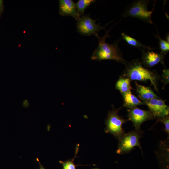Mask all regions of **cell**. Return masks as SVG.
Returning <instances> with one entry per match:
<instances>
[{"label": "cell", "mask_w": 169, "mask_h": 169, "mask_svg": "<svg viewBox=\"0 0 169 169\" xmlns=\"http://www.w3.org/2000/svg\"><path fill=\"white\" fill-rule=\"evenodd\" d=\"M22 105L24 107H28L30 105V103L27 99H24L22 102Z\"/></svg>", "instance_id": "20"}, {"label": "cell", "mask_w": 169, "mask_h": 169, "mask_svg": "<svg viewBox=\"0 0 169 169\" xmlns=\"http://www.w3.org/2000/svg\"><path fill=\"white\" fill-rule=\"evenodd\" d=\"M144 102L155 117L161 118L168 115L169 106L163 100L158 98H153Z\"/></svg>", "instance_id": "8"}, {"label": "cell", "mask_w": 169, "mask_h": 169, "mask_svg": "<svg viewBox=\"0 0 169 169\" xmlns=\"http://www.w3.org/2000/svg\"><path fill=\"white\" fill-rule=\"evenodd\" d=\"M59 14L61 16H70L77 21L80 16L76 9L75 4L72 0H59Z\"/></svg>", "instance_id": "9"}, {"label": "cell", "mask_w": 169, "mask_h": 169, "mask_svg": "<svg viewBox=\"0 0 169 169\" xmlns=\"http://www.w3.org/2000/svg\"><path fill=\"white\" fill-rule=\"evenodd\" d=\"M118 110H113L110 111L105 120V132L113 135L119 140L125 134L122 125L127 120L119 116Z\"/></svg>", "instance_id": "5"}, {"label": "cell", "mask_w": 169, "mask_h": 169, "mask_svg": "<svg viewBox=\"0 0 169 169\" xmlns=\"http://www.w3.org/2000/svg\"><path fill=\"white\" fill-rule=\"evenodd\" d=\"M158 120L159 121H160L164 124L165 126V129H164V130L169 136V118L168 115L162 118H158Z\"/></svg>", "instance_id": "18"}, {"label": "cell", "mask_w": 169, "mask_h": 169, "mask_svg": "<svg viewBox=\"0 0 169 169\" xmlns=\"http://www.w3.org/2000/svg\"><path fill=\"white\" fill-rule=\"evenodd\" d=\"M169 69H164L163 71V78L167 83L169 82Z\"/></svg>", "instance_id": "19"}, {"label": "cell", "mask_w": 169, "mask_h": 169, "mask_svg": "<svg viewBox=\"0 0 169 169\" xmlns=\"http://www.w3.org/2000/svg\"><path fill=\"white\" fill-rule=\"evenodd\" d=\"M121 35L122 38L124 39L129 44L137 48L140 50L142 49H146L149 50H150L154 49L149 46L143 44L139 41L127 35L124 33H122Z\"/></svg>", "instance_id": "13"}, {"label": "cell", "mask_w": 169, "mask_h": 169, "mask_svg": "<svg viewBox=\"0 0 169 169\" xmlns=\"http://www.w3.org/2000/svg\"><path fill=\"white\" fill-rule=\"evenodd\" d=\"M97 20H94L89 16L84 15L81 16L76 23L77 31L83 36H90L94 35L96 37L99 36L98 32L100 30L104 29L105 26H101L99 23L97 24L96 21Z\"/></svg>", "instance_id": "6"}, {"label": "cell", "mask_w": 169, "mask_h": 169, "mask_svg": "<svg viewBox=\"0 0 169 169\" xmlns=\"http://www.w3.org/2000/svg\"><path fill=\"white\" fill-rule=\"evenodd\" d=\"M126 73L130 79L141 81L149 80L154 88L157 89L155 75L144 67L139 61H134L127 66Z\"/></svg>", "instance_id": "3"}, {"label": "cell", "mask_w": 169, "mask_h": 169, "mask_svg": "<svg viewBox=\"0 0 169 169\" xmlns=\"http://www.w3.org/2000/svg\"><path fill=\"white\" fill-rule=\"evenodd\" d=\"M122 94L124 102V106L129 109L144 104V102L141 101L136 96L132 94L131 91Z\"/></svg>", "instance_id": "12"}, {"label": "cell", "mask_w": 169, "mask_h": 169, "mask_svg": "<svg viewBox=\"0 0 169 169\" xmlns=\"http://www.w3.org/2000/svg\"><path fill=\"white\" fill-rule=\"evenodd\" d=\"M136 90L140 98L144 101L158 97L148 87L136 84Z\"/></svg>", "instance_id": "11"}, {"label": "cell", "mask_w": 169, "mask_h": 169, "mask_svg": "<svg viewBox=\"0 0 169 169\" xmlns=\"http://www.w3.org/2000/svg\"><path fill=\"white\" fill-rule=\"evenodd\" d=\"M3 2L2 0H0V17L4 10Z\"/></svg>", "instance_id": "21"}, {"label": "cell", "mask_w": 169, "mask_h": 169, "mask_svg": "<svg viewBox=\"0 0 169 169\" xmlns=\"http://www.w3.org/2000/svg\"><path fill=\"white\" fill-rule=\"evenodd\" d=\"M116 88L122 93L130 91L132 89L130 84V80L128 78L119 79L116 83Z\"/></svg>", "instance_id": "14"}, {"label": "cell", "mask_w": 169, "mask_h": 169, "mask_svg": "<svg viewBox=\"0 0 169 169\" xmlns=\"http://www.w3.org/2000/svg\"><path fill=\"white\" fill-rule=\"evenodd\" d=\"M166 41L169 43V35L166 37Z\"/></svg>", "instance_id": "23"}, {"label": "cell", "mask_w": 169, "mask_h": 169, "mask_svg": "<svg viewBox=\"0 0 169 169\" xmlns=\"http://www.w3.org/2000/svg\"><path fill=\"white\" fill-rule=\"evenodd\" d=\"M128 120L131 121L135 129L141 130L140 127L144 121L155 117L150 111L145 110L136 107L128 110Z\"/></svg>", "instance_id": "7"}, {"label": "cell", "mask_w": 169, "mask_h": 169, "mask_svg": "<svg viewBox=\"0 0 169 169\" xmlns=\"http://www.w3.org/2000/svg\"><path fill=\"white\" fill-rule=\"evenodd\" d=\"M110 30L106 31L103 36L100 37L98 36L97 37L98 40V45L93 52L91 59L98 61L111 60L125 64L126 62L124 59L118 46L120 39L111 44L105 42L106 39L110 36L109 34Z\"/></svg>", "instance_id": "1"}, {"label": "cell", "mask_w": 169, "mask_h": 169, "mask_svg": "<svg viewBox=\"0 0 169 169\" xmlns=\"http://www.w3.org/2000/svg\"></svg>", "instance_id": "24"}, {"label": "cell", "mask_w": 169, "mask_h": 169, "mask_svg": "<svg viewBox=\"0 0 169 169\" xmlns=\"http://www.w3.org/2000/svg\"><path fill=\"white\" fill-rule=\"evenodd\" d=\"M142 54V59L144 64L149 67H152L159 62L162 61L164 54L154 52L149 50L145 51V49L141 50Z\"/></svg>", "instance_id": "10"}, {"label": "cell", "mask_w": 169, "mask_h": 169, "mask_svg": "<svg viewBox=\"0 0 169 169\" xmlns=\"http://www.w3.org/2000/svg\"><path fill=\"white\" fill-rule=\"evenodd\" d=\"M39 169H45L39 162Z\"/></svg>", "instance_id": "22"}, {"label": "cell", "mask_w": 169, "mask_h": 169, "mask_svg": "<svg viewBox=\"0 0 169 169\" xmlns=\"http://www.w3.org/2000/svg\"><path fill=\"white\" fill-rule=\"evenodd\" d=\"M73 160H68L64 162L60 161V163L62 165L63 169H76V165L73 162Z\"/></svg>", "instance_id": "17"}, {"label": "cell", "mask_w": 169, "mask_h": 169, "mask_svg": "<svg viewBox=\"0 0 169 169\" xmlns=\"http://www.w3.org/2000/svg\"><path fill=\"white\" fill-rule=\"evenodd\" d=\"M142 136L141 130L135 129L127 133H125L119 141L116 153L123 154L130 152L136 146L142 151L140 139Z\"/></svg>", "instance_id": "4"}, {"label": "cell", "mask_w": 169, "mask_h": 169, "mask_svg": "<svg viewBox=\"0 0 169 169\" xmlns=\"http://www.w3.org/2000/svg\"><path fill=\"white\" fill-rule=\"evenodd\" d=\"M95 1L94 0H79L75 3L77 11L80 16L84 15L85 9Z\"/></svg>", "instance_id": "15"}, {"label": "cell", "mask_w": 169, "mask_h": 169, "mask_svg": "<svg viewBox=\"0 0 169 169\" xmlns=\"http://www.w3.org/2000/svg\"><path fill=\"white\" fill-rule=\"evenodd\" d=\"M156 38L159 41V45L161 50V53L165 54L169 51V43L166 41L162 39L159 34L156 35Z\"/></svg>", "instance_id": "16"}, {"label": "cell", "mask_w": 169, "mask_h": 169, "mask_svg": "<svg viewBox=\"0 0 169 169\" xmlns=\"http://www.w3.org/2000/svg\"><path fill=\"white\" fill-rule=\"evenodd\" d=\"M149 1L139 0L134 1L124 11L123 15L124 17H131L152 24L151 15L153 11L148 10V5Z\"/></svg>", "instance_id": "2"}]
</instances>
